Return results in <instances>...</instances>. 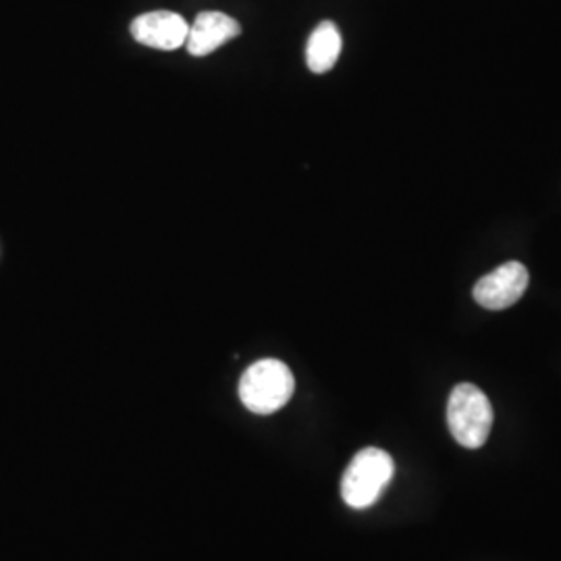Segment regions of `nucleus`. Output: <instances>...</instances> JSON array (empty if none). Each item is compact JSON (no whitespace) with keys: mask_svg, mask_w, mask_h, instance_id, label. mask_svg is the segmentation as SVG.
Segmentation results:
<instances>
[{"mask_svg":"<svg viewBox=\"0 0 561 561\" xmlns=\"http://www.w3.org/2000/svg\"><path fill=\"white\" fill-rule=\"evenodd\" d=\"M296 379L287 364L275 358L254 362L240 379V400L254 414H275L291 400Z\"/></svg>","mask_w":561,"mask_h":561,"instance_id":"1","label":"nucleus"},{"mask_svg":"<svg viewBox=\"0 0 561 561\" xmlns=\"http://www.w3.org/2000/svg\"><path fill=\"white\" fill-rule=\"evenodd\" d=\"M393 474V458L379 447H366L350 461L341 481V497L354 510H366L381 500Z\"/></svg>","mask_w":561,"mask_h":561,"instance_id":"2","label":"nucleus"},{"mask_svg":"<svg viewBox=\"0 0 561 561\" xmlns=\"http://www.w3.org/2000/svg\"><path fill=\"white\" fill-rule=\"evenodd\" d=\"M447 424L454 439L466 449L482 447L493 426L491 401L477 385L460 382L447 401Z\"/></svg>","mask_w":561,"mask_h":561,"instance_id":"3","label":"nucleus"},{"mask_svg":"<svg viewBox=\"0 0 561 561\" xmlns=\"http://www.w3.org/2000/svg\"><path fill=\"white\" fill-rule=\"evenodd\" d=\"M528 280V268L522 262H505L474 285L472 296L486 310H505L520 300Z\"/></svg>","mask_w":561,"mask_h":561,"instance_id":"4","label":"nucleus"},{"mask_svg":"<svg viewBox=\"0 0 561 561\" xmlns=\"http://www.w3.org/2000/svg\"><path fill=\"white\" fill-rule=\"evenodd\" d=\"M190 23L173 11H152L136 18L131 23V36L144 46L157 50H175L185 46Z\"/></svg>","mask_w":561,"mask_h":561,"instance_id":"5","label":"nucleus"},{"mask_svg":"<svg viewBox=\"0 0 561 561\" xmlns=\"http://www.w3.org/2000/svg\"><path fill=\"white\" fill-rule=\"evenodd\" d=\"M240 34L241 25L233 18L219 11H204L190 25L185 48L192 57H206Z\"/></svg>","mask_w":561,"mask_h":561,"instance_id":"6","label":"nucleus"},{"mask_svg":"<svg viewBox=\"0 0 561 561\" xmlns=\"http://www.w3.org/2000/svg\"><path fill=\"white\" fill-rule=\"evenodd\" d=\"M341 48H343V42H341L337 25L333 21H322L308 38V46H306L308 69L319 76L331 71L340 59Z\"/></svg>","mask_w":561,"mask_h":561,"instance_id":"7","label":"nucleus"}]
</instances>
